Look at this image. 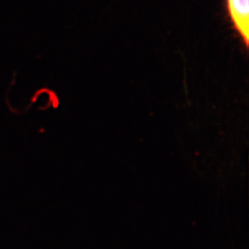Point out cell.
Listing matches in <instances>:
<instances>
[{
	"label": "cell",
	"mask_w": 249,
	"mask_h": 249,
	"mask_svg": "<svg viewBox=\"0 0 249 249\" xmlns=\"http://www.w3.org/2000/svg\"><path fill=\"white\" fill-rule=\"evenodd\" d=\"M231 25L244 46H249V0H224Z\"/></svg>",
	"instance_id": "1"
}]
</instances>
